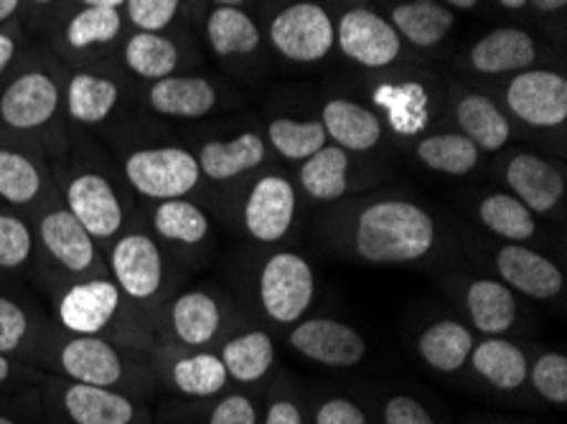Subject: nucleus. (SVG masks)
<instances>
[{
  "mask_svg": "<svg viewBox=\"0 0 567 424\" xmlns=\"http://www.w3.org/2000/svg\"><path fill=\"white\" fill-rule=\"evenodd\" d=\"M82 6H92V8H123L125 0H80Z\"/></svg>",
  "mask_w": 567,
  "mask_h": 424,
  "instance_id": "obj_53",
  "label": "nucleus"
},
{
  "mask_svg": "<svg viewBox=\"0 0 567 424\" xmlns=\"http://www.w3.org/2000/svg\"><path fill=\"white\" fill-rule=\"evenodd\" d=\"M62 90L44 69H31L0 92V125L11 133H37L56 117Z\"/></svg>",
  "mask_w": 567,
  "mask_h": 424,
  "instance_id": "obj_13",
  "label": "nucleus"
},
{
  "mask_svg": "<svg viewBox=\"0 0 567 424\" xmlns=\"http://www.w3.org/2000/svg\"><path fill=\"white\" fill-rule=\"evenodd\" d=\"M476 333L468 323L455 318H437L417 335V356L435 374L453 376L468 366Z\"/></svg>",
  "mask_w": 567,
  "mask_h": 424,
  "instance_id": "obj_26",
  "label": "nucleus"
},
{
  "mask_svg": "<svg viewBox=\"0 0 567 424\" xmlns=\"http://www.w3.org/2000/svg\"><path fill=\"white\" fill-rule=\"evenodd\" d=\"M125 66L141 80H166L178 69L176 43L156 31H137L125 43Z\"/></svg>",
  "mask_w": 567,
  "mask_h": 424,
  "instance_id": "obj_37",
  "label": "nucleus"
},
{
  "mask_svg": "<svg viewBox=\"0 0 567 424\" xmlns=\"http://www.w3.org/2000/svg\"><path fill=\"white\" fill-rule=\"evenodd\" d=\"M37 267L33 224L25 214L0 204V282L29 275Z\"/></svg>",
  "mask_w": 567,
  "mask_h": 424,
  "instance_id": "obj_33",
  "label": "nucleus"
},
{
  "mask_svg": "<svg viewBox=\"0 0 567 424\" xmlns=\"http://www.w3.org/2000/svg\"><path fill=\"white\" fill-rule=\"evenodd\" d=\"M268 137L272 148L278 151L282 158L306 161L323 148L326 137L329 135H326L323 125L313 123V120H308V123H298V120L278 117L270 123Z\"/></svg>",
  "mask_w": 567,
  "mask_h": 424,
  "instance_id": "obj_42",
  "label": "nucleus"
},
{
  "mask_svg": "<svg viewBox=\"0 0 567 424\" xmlns=\"http://www.w3.org/2000/svg\"><path fill=\"white\" fill-rule=\"evenodd\" d=\"M182 0H125L127 19L141 31H163L176 19Z\"/></svg>",
  "mask_w": 567,
  "mask_h": 424,
  "instance_id": "obj_46",
  "label": "nucleus"
},
{
  "mask_svg": "<svg viewBox=\"0 0 567 424\" xmlns=\"http://www.w3.org/2000/svg\"><path fill=\"white\" fill-rule=\"evenodd\" d=\"M161 245L176 249H199L212 237V221L192 198H168L151 209V229Z\"/></svg>",
  "mask_w": 567,
  "mask_h": 424,
  "instance_id": "obj_27",
  "label": "nucleus"
},
{
  "mask_svg": "<svg viewBox=\"0 0 567 424\" xmlns=\"http://www.w3.org/2000/svg\"><path fill=\"white\" fill-rule=\"evenodd\" d=\"M308 414H311V424H372L364 406L343 394L321 396Z\"/></svg>",
  "mask_w": 567,
  "mask_h": 424,
  "instance_id": "obj_45",
  "label": "nucleus"
},
{
  "mask_svg": "<svg viewBox=\"0 0 567 424\" xmlns=\"http://www.w3.org/2000/svg\"><path fill=\"white\" fill-rule=\"evenodd\" d=\"M44 424H153L151 402L117 389L69 382L44 374L41 382Z\"/></svg>",
  "mask_w": 567,
  "mask_h": 424,
  "instance_id": "obj_6",
  "label": "nucleus"
},
{
  "mask_svg": "<svg viewBox=\"0 0 567 424\" xmlns=\"http://www.w3.org/2000/svg\"><path fill=\"white\" fill-rule=\"evenodd\" d=\"M435 241L433 216L405 198H380L362 206L347 234L349 255L377 267L415 265L433 255Z\"/></svg>",
  "mask_w": 567,
  "mask_h": 424,
  "instance_id": "obj_3",
  "label": "nucleus"
},
{
  "mask_svg": "<svg viewBox=\"0 0 567 424\" xmlns=\"http://www.w3.org/2000/svg\"><path fill=\"white\" fill-rule=\"evenodd\" d=\"M337 41L351 62L380 69L390 66L400 56V33L390 21L367 8H354L341 15L337 25Z\"/></svg>",
  "mask_w": 567,
  "mask_h": 424,
  "instance_id": "obj_18",
  "label": "nucleus"
},
{
  "mask_svg": "<svg viewBox=\"0 0 567 424\" xmlns=\"http://www.w3.org/2000/svg\"><path fill=\"white\" fill-rule=\"evenodd\" d=\"M51 320L69 333L105 335L110 341L151 351L156 343L151 320L125 300L110 275L87 277L44 290Z\"/></svg>",
  "mask_w": 567,
  "mask_h": 424,
  "instance_id": "obj_2",
  "label": "nucleus"
},
{
  "mask_svg": "<svg viewBox=\"0 0 567 424\" xmlns=\"http://www.w3.org/2000/svg\"><path fill=\"white\" fill-rule=\"evenodd\" d=\"M123 31V13L117 8H92L82 6L80 13L69 19L64 29V41L69 49L87 51L92 46H107Z\"/></svg>",
  "mask_w": 567,
  "mask_h": 424,
  "instance_id": "obj_41",
  "label": "nucleus"
},
{
  "mask_svg": "<svg viewBox=\"0 0 567 424\" xmlns=\"http://www.w3.org/2000/svg\"><path fill=\"white\" fill-rule=\"evenodd\" d=\"M206 39L219 56H247L260 46V29L235 6H217L206 21Z\"/></svg>",
  "mask_w": 567,
  "mask_h": 424,
  "instance_id": "obj_39",
  "label": "nucleus"
},
{
  "mask_svg": "<svg viewBox=\"0 0 567 424\" xmlns=\"http://www.w3.org/2000/svg\"><path fill=\"white\" fill-rule=\"evenodd\" d=\"M41 382H44V371L39 366L0 353V394H19L25 389L41 386Z\"/></svg>",
  "mask_w": 567,
  "mask_h": 424,
  "instance_id": "obj_49",
  "label": "nucleus"
},
{
  "mask_svg": "<svg viewBox=\"0 0 567 424\" xmlns=\"http://www.w3.org/2000/svg\"><path fill=\"white\" fill-rule=\"evenodd\" d=\"M468 325L481 335L512 333L519 323V300L496 277H476L458 292Z\"/></svg>",
  "mask_w": 567,
  "mask_h": 424,
  "instance_id": "obj_22",
  "label": "nucleus"
},
{
  "mask_svg": "<svg viewBox=\"0 0 567 424\" xmlns=\"http://www.w3.org/2000/svg\"><path fill=\"white\" fill-rule=\"evenodd\" d=\"M296 219V188L282 176H262L245 201L243 221L260 245L286 239Z\"/></svg>",
  "mask_w": 567,
  "mask_h": 424,
  "instance_id": "obj_19",
  "label": "nucleus"
},
{
  "mask_svg": "<svg viewBox=\"0 0 567 424\" xmlns=\"http://www.w3.org/2000/svg\"><path fill=\"white\" fill-rule=\"evenodd\" d=\"M445 6H451V8H458V11H471V8H474L478 0H443Z\"/></svg>",
  "mask_w": 567,
  "mask_h": 424,
  "instance_id": "obj_54",
  "label": "nucleus"
},
{
  "mask_svg": "<svg viewBox=\"0 0 567 424\" xmlns=\"http://www.w3.org/2000/svg\"><path fill=\"white\" fill-rule=\"evenodd\" d=\"M567 0H532V6L537 8V11H545V13H555L565 8Z\"/></svg>",
  "mask_w": 567,
  "mask_h": 424,
  "instance_id": "obj_52",
  "label": "nucleus"
},
{
  "mask_svg": "<svg viewBox=\"0 0 567 424\" xmlns=\"http://www.w3.org/2000/svg\"><path fill=\"white\" fill-rule=\"evenodd\" d=\"M21 0H0V25L13 19V13L19 11Z\"/></svg>",
  "mask_w": 567,
  "mask_h": 424,
  "instance_id": "obj_51",
  "label": "nucleus"
},
{
  "mask_svg": "<svg viewBox=\"0 0 567 424\" xmlns=\"http://www.w3.org/2000/svg\"><path fill=\"white\" fill-rule=\"evenodd\" d=\"M16 56V33H11L8 29H0V76L8 69V64L13 62Z\"/></svg>",
  "mask_w": 567,
  "mask_h": 424,
  "instance_id": "obj_50",
  "label": "nucleus"
},
{
  "mask_svg": "<svg viewBox=\"0 0 567 424\" xmlns=\"http://www.w3.org/2000/svg\"><path fill=\"white\" fill-rule=\"evenodd\" d=\"M161 417L163 424H260V402L250 389L231 386L212 400H176Z\"/></svg>",
  "mask_w": 567,
  "mask_h": 424,
  "instance_id": "obj_25",
  "label": "nucleus"
},
{
  "mask_svg": "<svg viewBox=\"0 0 567 424\" xmlns=\"http://www.w3.org/2000/svg\"><path fill=\"white\" fill-rule=\"evenodd\" d=\"M107 275L125 300L151 320L176 292L174 259L148 229L127 227L105 247Z\"/></svg>",
  "mask_w": 567,
  "mask_h": 424,
  "instance_id": "obj_4",
  "label": "nucleus"
},
{
  "mask_svg": "<svg viewBox=\"0 0 567 424\" xmlns=\"http://www.w3.org/2000/svg\"><path fill=\"white\" fill-rule=\"evenodd\" d=\"M151 361L161 392L176 400H212L231 389L225 363L214 349H186V345L156 341Z\"/></svg>",
  "mask_w": 567,
  "mask_h": 424,
  "instance_id": "obj_10",
  "label": "nucleus"
},
{
  "mask_svg": "<svg viewBox=\"0 0 567 424\" xmlns=\"http://www.w3.org/2000/svg\"><path fill=\"white\" fill-rule=\"evenodd\" d=\"M33 363L44 374L64 376L69 382L117 389V392L148 400L161 392L151 351L135 349L105 335H80L62 331L51 320Z\"/></svg>",
  "mask_w": 567,
  "mask_h": 424,
  "instance_id": "obj_1",
  "label": "nucleus"
},
{
  "mask_svg": "<svg viewBox=\"0 0 567 424\" xmlns=\"http://www.w3.org/2000/svg\"><path fill=\"white\" fill-rule=\"evenodd\" d=\"M468 363L471 371L494 392L517 394L527 386V351L512 339H504V335H484L481 341L476 339Z\"/></svg>",
  "mask_w": 567,
  "mask_h": 424,
  "instance_id": "obj_23",
  "label": "nucleus"
},
{
  "mask_svg": "<svg viewBox=\"0 0 567 424\" xmlns=\"http://www.w3.org/2000/svg\"><path fill=\"white\" fill-rule=\"evenodd\" d=\"M148 105L163 117L199 120L217 105V92L202 76H176L153 82L148 90Z\"/></svg>",
  "mask_w": 567,
  "mask_h": 424,
  "instance_id": "obj_28",
  "label": "nucleus"
},
{
  "mask_svg": "<svg viewBox=\"0 0 567 424\" xmlns=\"http://www.w3.org/2000/svg\"><path fill=\"white\" fill-rule=\"evenodd\" d=\"M260 424H311L308 404L286 379L270 386V394L260 406Z\"/></svg>",
  "mask_w": 567,
  "mask_h": 424,
  "instance_id": "obj_44",
  "label": "nucleus"
},
{
  "mask_svg": "<svg viewBox=\"0 0 567 424\" xmlns=\"http://www.w3.org/2000/svg\"><path fill=\"white\" fill-rule=\"evenodd\" d=\"M51 325V313L37 300L0 285V353L33 363ZM37 366V363H33Z\"/></svg>",
  "mask_w": 567,
  "mask_h": 424,
  "instance_id": "obj_20",
  "label": "nucleus"
},
{
  "mask_svg": "<svg viewBox=\"0 0 567 424\" xmlns=\"http://www.w3.org/2000/svg\"><path fill=\"white\" fill-rule=\"evenodd\" d=\"M270 41L290 62L313 64L329 56L333 41H337V29L321 6L293 3L275 15Z\"/></svg>",
  "mask_w": 567,
  "mask_h": 424,
  "instance_id": "obj_14",
  "label": "nucleus"
},
{
  "mask_svg": "<svg viewBox=\"0 0 567 424\" xmlns=\"http://www.w3.org/2000/svg\"><path fill=\"white\" fill-rule=\"evenodd\" d=\"M0 424H44L41 386L19 394H0Z\"/></svg>",
  "mask_w": 567,
  "mask_h": 424,
  "instance_id": "obj_47",
  "label": "nucleus"
},
{
  "mask_svg": "<svg viewBox=\"0 0 567 424\" xmlns=\"http://www.w3.org/2000/svg\"><path fill=\"white\" fill-rule=\"evenodd\" d=\"M54 184L64 209L92 234L102 249L127 229L131 206L107 173L80 168L66 173L64 178H54Z\"/></svg>",
  "mask_w": 567,
  "mask_h": 424,
  "instance_id": "obj_8",
  "label": "nucleus"
},
{
  "mask_svg": "<svg viewBox=\"0 0 567 424\" xmlns=\"http://www.w3.org/2000/svg\"><path fill=\"white\" fill-rule=\"evenodd\" d=\"M506 184L512 196L527 206L532 214L549 216L560 209L565 196V178L553 163H547L535 153L514 155L506 166Z\"/></svg>",
  "mask_w": 567,
  "mask_h": 424,
  "instance_id": "obj_24",
  "label": "nucleus"
},
{
  "mask_svg": "<svg viewBox=\"0 0 567 424\" xmlns=\"http://www.w3.org/2000/svg\"><path fill=\"white\" fill-rule=\"evenodd\" d=\"M455 120L461 125V135H466L478 151L486 153L502 151L512 135L509 120L504 117V112L481 94L463 97L458 110H455Z\"/></svg>",
  "mask_w": 567,
  "mask_h": 424,
  "instance_id": "obj_35",
  "label": "nucleus"
},
{
  "mask_svg": "<svg viewBox=\"0 0 567 424\" xmlns=\"http://www.w3.org/2000/svg\"><path fill=\"white\" fill-rule=\"evenodd\" d=\"M527 384H532L539 400L563 406L567 404V356L563 351H545L539 353L535 361H529V376Z\"/></svg>",
  "mask_w": 567,
  "mask_h": 424,
  "instance_id": "obj_43",
  "label": "nucleus"
},
{
  "mask_svg": "<svg viewBox=\"0 0 567 424\" xmlns=\"http://www.w3.org/2000/svg\"><path fill=\"white\" fill-rule=\"evenodd\" d=\"M288 345L300 359L323 369H354L369 356V343L354 325L343 320L316 316L300 318L288 328Z\"/></svg>",
  "mask_w": 567,
  "mask_h": 424,
  "instance_id": "obj_12",
  "label": "nucleus"
},
{
  "mask_svg": "<svg viewBox=\"0 0 567 424\" xmlns=\"http://www.w3.org/2000/svg\"><path fill=\"white\" fill-rule=\"evenodd\" d=\"M496 280L504 282L514 296L535 302H555L563 298L565 275L553 259L524 245H504L494 252Z\"/></svg>",
  "mask_w": 567,
  "mask_h": 424,
  "instance_id": "obj_16",
  "label": "nucleus"
},
{
  "mask_svg": "<svg viewBox=\"0 0 567 424\" xmlns=\"http://www.w3.org/2000/svg\"><path fill=\"white\" fill-rule=\"evenodd\" d=\"M506 105L532 127H557L567 120V80L563 74L522 72L506 86Z\"/></svg>",
  "mask_w": 567,
  "mask_h": 424,
  "instance_id": "obj_17",
  "label": "nucleus"
},
{
  "mask_svg": "<svg viewBox=\"0 0 567 424\" xmlns=\"http://www.w3.org/2000/svg\"><path fill=\"white\" fill-rule=\"evenodd\" d=\"M380 424H437V420L417 396L392 394L382 402Z\"/></svg>",
  "mask_w": 567,
  "mask_h": 424,
  "instance_id": "obj_48",
  "label": "nucleus"
},
{
  "mask_svg": "<svg viewBox=\"0 0 567 424\" xmlns=\"http://www.w3.org/2000/svg\"><path fill=\"white\" fill-rule=\"evenodd\" d=\"M392 25L400 37L420 49L437 46L453 29V13L437 0H410L392 11Z\"/></svg>",
  "mask_w": 567,
  "mask_h": 424,
  "instance_id": "obj_34",
  "label": "nucleus"
},
{
  "mask_svg": "<svg viewBox=\"0 0 567 424\" xmlns=\"http://www.w3.org/2000/svg\"><path fill=\"white\" fill-rule=\"evenodd\" d=\"M537 59V46L527 31L496 29L471 49V64L481 74L519 72Z\"/></svg>",
  "mask_w": 567,
  "mask_h": 424,
  "instance_id": "obj_31",
  "label": "nucleus"
},
{
  "mask_svg": "<svg viewBox=\"0 0 567 424\" xmlns=\"http://www.w3.org/2000/svg\"><path fill=\"white\" fill-rule=\"evenodd\" d=\"M499 3H502L504 8H512V11H519V8L527 6L529 0H499Z\"/></svg>",
  "mask_w": 567,
  "mask_h": 424,
  "instance_id": "obj_55",
  "label": "nucleus"
},
{
  "mask_svg": "<svg viewBox=\"0 0 567 424\" xmlns=\"http://www.w3.org/2000/svg\"><path fill=\"white\" fill-rule=\"evenodd\" d=\"M123 176L135 196L156 204L168 198H188L199 186L202 170L194 153L176 145H161V148H141L127 155Z\"/></svg>",
  "mask_w": 567,
  "mask_h": 424,
  "instance_id": "obj_11",
  "label": "nucleus"
},
{
  "mask_svg": "<svg viewBox=\"0 0 567 424\" xmlns=\"http://www.w3.org/2000/svg\"><path fill=\"white\" fill-rule=\"evenodd\" d=\"M478 155L481 151L461 133L431 135L417 145V158L427 168L449 173V176H466L476 168Z\"/></svg>",
  "mask_w": 567,
  "mask_h": 424,
  "instance_id": "obj_40",
  "label": "nucleus"
},
{
  "mask_svg": "<svg viewBox=\"0 0 567 424\" xmlns=\"http://www.w3.org/2000/svg\"><path fill=\"white\" fill-rule=\"evenodd\" d=\"M221 363H225L229 384L237 389H252L268 382L278 351L268 331L262 328H231L219 341L217 349Z\"/></svg>",
  "mask_w": 567,
  "mask_h": 424,
  "instance_id": "obj_21",
  "label": "nucleus"
},
{
  "mask_svg": "<svg viewBox=\"0 0 567 424\" xmlns=\"http://www.w3.org/2000/svg\"><path fill=\"white\" fill-rule=\"evenodd\" d=\"M257 306L272 325L290 328L308 316L316 300V272L303 255L275 252L257 272Z\"/></svg>",
  "mask_w": 567,
  "mask_h": 424,
  "instance_id": "obj_9",
  "label": "nucleus"
},
{
  "mask_svg": "<svg viewBox=\"0 0 567 424\" xmlns=\"http://www.w3.org/2000/svg\"><path fill=\"white\" fill-rule=\"evenodd\" d=\"M231 328L235 318L227 298L206 288L174 292L153 318L156 341L186 349H217Z\"/></svg>",
  "mask_w": 567,
  "mask_h": 424,
  "instance_id": "obj_7",
  "label": "nucleus"
},
{
  "mask_svg": "<svg viewBox=\"0 0 567 424\" xmlns=\"http://www.w3.org/2000/svg\"><path fill=\"white\" fill-rule=\"evenodd\" d=\"M33 6H49V3H54V0H31Z\"/></svg>",
  "mask_w": 567,
  "mask_h": 424,
  "instance_id": "obj_57",
  "label": "nucleus"
},
{
  "mask_svg": "<svg viewBox=\"0 0 567 424\" xmlns=\"http://www.w3.org/2000/svg\"><path fill=\"white\" fill-rule=\"evenodd\" d=\"M478 219L494 237L512 241V245H524L537 234L535 214L512 194H488L481 198Z\"/></svg>",
  "mask_w": 567,
  "mask_h": 424,
  "instance_id": "obj_38",
  "label": "nucleus"
},
{
  "mask_svg": "<svg viewBox=\"0 0 567 424\" xmlns=\"http://www.w3.org/2000/svg\"><path fill=\"white\" fill-rule=\"evenodd\" d=\"M120 86L110 76L76 72L66 84V112L80 125H100L113 115Z\"/></svg>",
  "mask_w": 567,
  "mask_h": 424,
  "instance_id": "obj_32",
  "label": "nucleus"
},
{
  "mask_svg": "<svg viewBox=\"0 0 567 424\" xmlns=\"http://www.w3.org/2000/svg\"><path fill=\"white\" fill-rule=\"evenodd\" d=\"M31 224L41 290L107 275L105 249L64 209L62 201L47 206L33 216Z\"/></svg>",
  "mask_w": 567,
  "mask_h": 424,
  "instance_id": "obj_5",
  "label": "nucleus"
},
{
  "mask_svg": "<svg viewBox=\"0 0 567 424\" xmlns=\"http://www.w3.org/2000/svg\"><path fill=\"white\" fill-rule=\"evenodd\" d=\"M214 3L217 6H235V8H239L245 3V0H214Z\"/></svg>",
  "mask_w": 567,
  "mask_h": 424,
  "instance_id": "obj_56",
  "label": "nucleus"
},
{
  "mask_svg": "<svg viewBox=\"0 0 567 424\" xmlns=\"http://www.w3.org/2000/svg\"><path fill=\"white\" fill-rule=\"evenodd\" d=\"M265 153L268 151H265V141L260 135L243 133L229 143L212 141L202 145L196 161H199L202 178L225 184V180H231L243 176V173L255 170L265 161Z\"/></svg>",
  "mask_w": 567,
  "mask_h": 424,
  "instance_id": "obj_29",
  "label": "nucleus"
},
{
  "mask_svg": "<svg viewBox=\"0 0 567 424\" xmlns=\"http://www.w3.org/2000/svg\"><path fill=\"white\" fill-rule=\"evenodd\" d=\"M321 125L326 135L337 141L339 148L367 153L372 151L382 137V125L374 112L349 100L326 102L321 112Z\"/></svg>",
  "mask_w": 567,
  "mask_h": 424,
  "instance_id": "obj_30",
  "label": "nucleus"
},
{
  "mask_svg": "<svg viewBox=\"0 0 567 424\" xmlns=\"http://www.w3.org/2000/svg\"><path fill=\"white\" fill-rule=\"evenodd\" d=\"M303 192L316 201H337L349 188V155L339 145H323L298 170Z\"/></svg>",
  "mask_w": 567,
  "mask_h": 424,
  "instance_id": "obj_36",
  "label": "nucleus"
},
{
  "mask_svg": "<svg viewBox=\"0 0 567 424\" xmlns=\"http://www.w3.org/2000/svg\"><path fill=\"white\" fill-rule=\"evenodd\" d=\"M54 176L37 155L0 143V204L33 219L47 206L56 204Z\"/></svg>",
  "mask_w": 567,
  "mask_h": 424,
  "instance_id": "obj_15",
  "label": "nucleus"
}]
</instances>
